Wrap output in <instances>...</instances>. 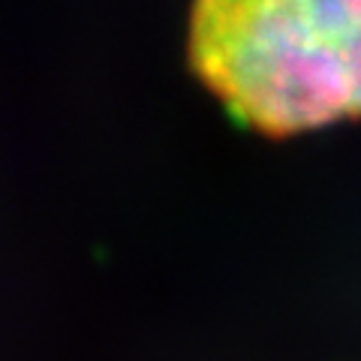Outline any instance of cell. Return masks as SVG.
<instances>
[{"instance_id": "1", "label": "cell", "mask_w": 361, "mask_h": 361, "mask_svg": "<svg viewBox=\"0 0 361 361\" xmlns=\"http://www.w3.org/2000/svg\"><path fill=\"white\" fill-rule=\"evenodd\" d=\"M190 66L271 139L361 118V0H193Z\"/></svg>"}]
</instances>
